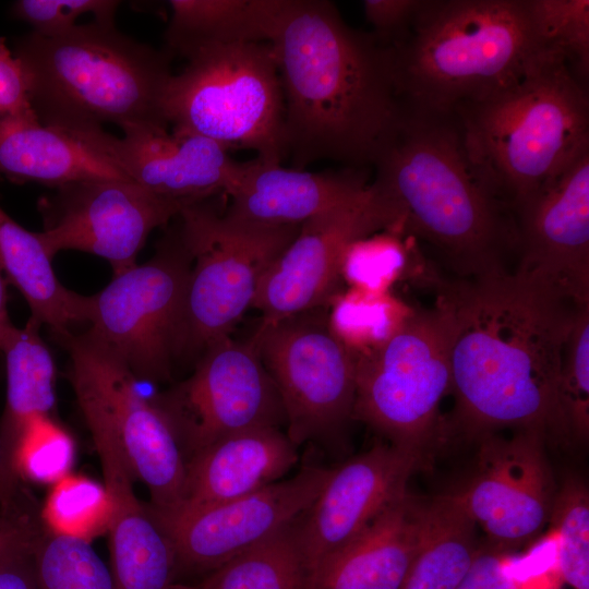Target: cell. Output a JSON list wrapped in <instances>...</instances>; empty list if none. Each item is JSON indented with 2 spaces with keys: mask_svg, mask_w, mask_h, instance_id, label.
Instances as JSON below:
<instances>
[{
  "mask_svg": "<svg viewBox=\"0 0 589 589\" xmlns=\"http://www.w3.org/2000/svg\"><path fill=\"white\" fill-rule=\"evenodd\" d=\"M456 426L469 435L513 428L563 440L557 385L575 308L512 273L443 283Z\"/></svg>",
  "mask_w": 589,
  "mask_h": 589,
  "instance_id": "cell-1",
  "label": "cell"
},
{
  "mask_svg": "<svg viewBox=\"0 0 589 589\" xmlns=\"http://www.w3.org/2000/svg\"><path fill=\"white\" fill-rule=\"evenodd\" d=\"M269 43L292 168L321 159L353 169L374 166L407 112L390 46L348 25L326 0H286Z\"/></svg>",
  "mask_w": 589,
  "mask_h": 589,
  "instance_id": "cell-2",
  "label": "cell"
},
{
  "mask_svg": "<svg viewBox=\"0 0 589 589\" xmlns=\"http://www.w3.org/2000/svg\"><path fill=\"white\" fill-rule=\"evenodd\" d=\"M371 183L396 223L432 247L459 279L510 273L513 214L488 190L454 115L407 108Z\"/></svg>",
  "mask_w": 589,
  "mask_h": 589,
  "instance_id": "cell-3",
  "label": "cell"
},
{
  "mask_svg": "<svg viewBox=\"0 0 589 589\" xmlns=\"http://www.w3.org/2000/svg\"><path fill=\"white\" fill-rule=\"evenodd\" d=\"M14 56L40 122L73 136L106 123L122 132L168 128L164 97L172 56L92 20L46 37L31 32L15 41Z\"/></svg>",
  "mask_w": 589,
  "mask_h": 589,
  "instance_id": "cell-4",
  "label": "cell"
},
{
  "mask_svg": "<svg viewBox=\"0 0 589 589\" xmlns=\"http://www.w3.org/2000/svg\"><path fill=\"white\" fill-rule=\"evenodd\" d=\"M390 48L406 107L437 115L509 87L551 52L530 0H423Z\"/></svg>",
  "mask_w": 589,
  "mask_h": 589,
  "instance_id": "cell-5",
  "label": "cell"
},
{
  "mask_svg": "<svg viewBox=\"0 0 589 589\" xmlns=\"http://www.w3.org/2000/svg\"><path fill=\"white\" fill-rule=\"evenodd\" d=\"M452 115L482 181L513 216L589 149L587 88L554 52L509 87Z\"/></svg>",
  "mask_w": 589,
  "mask_h": 589,
  "instance_id": "cell-6",
  "label": "cell"
},
{
  "mask_svg": "<svg viewBox=\"0 0 589 589\" xmlns=\"http://www.w3.org/2000/svg\"><path fill=\"white\" fill-rule=\"evenodd\" d=\"M187 60L166 88L167 123L281 163L284 97L271 43L215 45Z\"/></svg>",
  "mask_w": 589,
  "mask_h": 589,
  "instance_id": "cell-7",
  "label": "cell"
},
{
  "mask_svg": "<svg viewBox=\"0 0 589 589\" xmlns=\"http://www.w3.org/2000/svg\"><path fill=\"white\" fill-rule=\"evenodd\" d=\"M211 200L190 203L177 216L191 259L182 353L203 351L230 336L252 305L263 274L301 226H256L232 220Z\"/></svg>",
  "mask_w": 589,
  "mask_h": 589,
  "instance_id": "cell-8",
  "label": "cell"
},
{
  "mask_svg": "<svg viewBox=\"0 0 589 589\" xmlns=\"http://www.w3.org/2000/svg\"><path fill=\"white\" fill-rule=\"evenodd\" d=\"M354 356L352 419L390 444L424 455L438 437L440 404L450 392L446 320L437 303L414 311L380 347Z\"/></svg>",
  "mask_w": 589,
  "mask_h": 589,
  "instance_id": "cell-9",
  "label": "cell"
},
{
  "mask_svg": "<svg viewBox=\"0 0 589 589\" xmlns=\"http://www.w3.org/2000/svg\"><path fill=\"white\" fill-rule=\"evenodd\" d=\"M190 264L178 226L148 262L115 275L89 296L86 334L139 378H168L182 354Z\"/></svg>",
  "mask_w": 589,
  "mask_h": 589,
  "instance_id": "cell-10",
  "label": "cell"
},
{
  "mask_svg": "<svg viewBox=\"0 0 589 589\" xmlns=\"http://www.w3.org/2000/svg\"><path fill=\"white\" fill-rule=\"evenodd\" d=\"M53 335L69 353V377L82 413L113 431L133 476L149 490V507L157 514L175 512L182 500L185 460L163 411L140 394L132 371L86 333Z\"/></svg>",
  "mask_w": 589,
  "mask_h": 589,
  "instance_id": "cell-11",
  "label": "cell"
},
{
  "mask_svg": "<svg viewBox=\"0 0 589 589\" xmlns=\"http://www.w3.org/2000/svg\"><path fill=\"white\" fill-rule=\"evenodd\" d=\"M325 311L262 323L253 335L284 406L286 434L297 447L329 443L352 419L354 356L332 330Z\"/></svg>",
  "mask_w": 589,
  "mask_h": 589,
  "instance_id": "cell-12",
  "label": "cell"
},
{
  "mask_svg": "<svg viewBox=\"0 0 589 589\" xmlns=\"http://www.w3.org/2000/svg\"><path fill=\"white\" fill-rule=\"evenodd\" d=\"M202 352L193 373L154 400L185 461L228 435L286 424L279 393L253 336L245 341L228 336Z\"/></svg>",
  "mask_w": 589,
  "mask_h": 589,
  "instance_id": "cell-13",
  "label": "cell"
},
{
  "mask_svg": "<svg viewBox=\"0 0 589 589\" xmlns=\"http://www.w3.org/2000/svg\"><path fill=\"white\" fill-rule=\"evenodd\" d=\"M190 203L154 194L127 179L74 182L57 188L43 204L39 236L52 257L65 250L91 253L118 275L137 264L149 233Z\"/></svg>",
  "mask_w": 589,
  "mask_h": 589,
  "instance_id": "cell-14",
  "label": "cell"
},
{
  "mask_svg": "<svg viewBox=\"0 0 589 589\" xmlns=\"http://www.w3.org/2000/svg\"><path fill=\"white\" fill-rule=\"evenodd\" d=\"M525 284L575 308L589 304V149L514 212Z\"/></svg>",
  "mask_w": 589,
  "mask_h": 589,
  "instance_id": "cell-15",
  "label": "cell"
},
{
  "mask_svg": "<svg viewBox=\"0 0 589 589\" xmlns=\"http://www.w3.org/2000/svg\"><path fill=\"white\" fill-rule=\"evenodd\" d=\"M394 225L390 209L370 183L358 200L301 224L263 274L251 306L262 312L264 324L325 308L339 293L341 262L348 245Z\"/></svg>",
  "mask_w": 589,
  "mask_h": 589,
  "instance_id": "cell-16",
  "label": "cell"
},
{
  "mask_svg": "<svg viewBox=\"0 0 589 589\" xmlns=\"http://www.w3.org/2000/svg\"><path fill=\"white\" fill-rule=\"evenodd\" d=\"M480 438L476 471L453 494L483 529L488 545L510 553L534 540L550 519L556 490L544 455L546 438L534 430Z\"/></svg>",
  "mask_w": 589,
  "mask_h": 589,
  "instance_id": "cell-17",
  "label": "cell"
},
{
  "mask_svg": "<svg viewBox=\"0 0 589 589\" xmlns=\"http://www.w3.org/2000/svg\"><path fill=\"white\" fill-rule=\"evenodd\" d=\"M332 468L306 465L289 479L213 507L176 515L152 510L179 568L215 570L291 524L316 500Z\"/></svg>",
  "mask_w": 589,
  "mask_h": 589,
  "instance_id": "cell-18",
  "label": "cell"
},
{
  "mask_svg": "<svg viewBox=\"0 0 589 589\" xmlns=\"http://www.w3.org/2000/svg\"><path fill=\"white\" fill-rule=\"evenodd\" d=\"M423 461L419 452L380 443L332 468L316 500L291 524L306 573L402 496Z\"/></svg>",
  "mask_w": 589,
  "mask_h": 589,
  "instance_id": "cell-19",
  "label": "cell"
},
{
  "mask_svg": "<svg viewBox=\"0 0 589 589\" xmlns=\"http://www.w3.org/2000/svg\"><path fill=\"white\" fill-rule=\"evenodd\" d=\"M76 137L137 185L185 202L228 194L244 164L215 141L168 128L130 130L121 137L100 129Z\"/></svg>",
  "mask_w": 589,
  "mask_h": 589,
  "instance_id": "cell-20",
  "label": "cell"
},
{
  "mask_svg": "<svg viewBox=\"0 0 589 589\" xmlns=\"http://www.w3.org/2000/svg\"><path fill=\"white\" fill-rule=\"evenodd\" d=\"M100 458L111 502V573L117 589H172L178 570L173 545L133 490L134 478L113 431L99 418L83 414Z\"/></svg>",
  "mask_w": 589,
  "mask_h": 589,
  "instance_id": "cell-21",
  "label": "cell"
},
{
  "mask_svg": "<svg viewBox=\"0 0 589 589\" xmlns=\"http://www.w3.org/2000/svg\"><path fill=\"white\" fill-rule=\"evenodd\" d=\"M370 183L365 169L306 171L255 157L227 195L224 214L256 226L301 225L311 217L361 197Z\"/></svg>",
  "mask_w": 589,
  "mask_h": 589,
  "instance_id": "cell-22",
  "label": "cell"
},
{
  "mask_svg": "<svg viewBox=\"0 0 589 589\" xmlns=\"http://www.w3.org/2000/svg\"><path fill=\"white\" fill-rule=\"evenodd\" d=\"M297 461V446L279 428L228 435L185 461L180 506L158 515L191 513L240 498L279 481Z\"/></svg>",
  "mask_w": 589,
  "mask_h": 589,
  "instance_id": "cell-23",
  "label": "cell"
},
{
  "mask_svg": "<svg viewBox=\"0 0 589 589\" xmlns=\"http://www.w3.org/2000/svg\"><path fill=\"white\" fill-rule=\"evenodd\" d=\"M425 503L407 491L310 569L308 589H400L421 542Z\"/></svg>",
  "mask_w": 589,
  "mask_h": 589,
  "instance_id": "cell-24",
  "label": "cell"
},
{
  "mask_svg": "<svg viewBox=\"0 0 589 589\" xmlns=\"http://www.w3.org/2000/svg\"><path fill=\"white\" fill-rule=\"evenodd\" d=\"M0 177L52 188L127 179L106 157L37 116H0Z\"/></svg>",
  "mask_w": 589,
  "mask_h": 589,
  "instance_id": "cell-25",
  "label": "cell"
},
{
  "mask_svg": "<svg viewBox=\"0 0 589 589\" xmlns=\"http://www.w3.org/2000/svg\"><path fill=\"white\" fill-rule=\"evenodd\" d=\"M51 261L39 232L25 229L0 207V271L27 301L31 318L57 333L87 322L89 296L64 287Z\"/></svg>",
  "mask_w": 589,
  "mask_h": 589,
  "instance_id": "cell-26",
  "label": "cell"
},
{
  "mask_svg": "<svg viewBox=\"0 0 589 589\" xmlns=\"http://www.w3.org/2000/svg\"><path fill=\"white\" fill-rule=\"evenodd\" d=\"M286 0H171L166 50L185 59L237 43H269Z\"/></svg>",
  "mask_w": 589,
  "mask_h": 589,
  "instance_id": "cell-27",
  "label": "cell"
},
{
  "mask_svg": "<svg viewBox=\"0 0 589 589\" xmlns=\"http://www.w3.org/2000/svg\"><path fill=\"white\" fill-rule=\"evenodd\" d=\"M476 527L454 494L426 501L421 542L400 589H456L480 548Z\"/></svg>",
  "mask_w": 589,
  "mask_h": 589,
  "instance_id": "cell-28",
  "label": "cell"
},
{
  "mask_svg": "<svg viewBox=\"0 0 589 589\" xmlns=\"http://www.w3.org/2000/svg\"><path fill=\"white\" fill-rule=\"evenodd\" d=\"M39 326L29 318L2 351L7 402L0 436L12 467L15 447L27 423L36 417H51L56 406L55 362L38 333Z\"/></svg>",
  "mask_w": 589,
  "mask_h": 589,
  "instance_id": "cell-29",
  "label": "cell"
},
{
  "mask_svg": "<svg viewBox=\"0 0 589 589\" xmlns=\"http://www.w3.org/2000/svg\"><path fill=\"white\" fill-rule=\"evenodd\" d=\"M291 524L213 570L200 587L308 589L306 570L294 541Z\"/></svg>",
  "mask_w": 589,
  "mask_h": 589,
  "instance_id": "cell-30",
  "label": "cell"
},
{
  "mask_svg": "<svg viewBox=\"0 0 589 589\" xmlns=\"http://www.w3.org/2000/svg\"><path fill=\"white\" fill-rule=\"evenodd\" d=\"M330 303L329 326L353 354L386 342L416 311L390 291L357 288L338 293Z\"/></svg>",
  "mask_w": 589,
  "mask_h": 589,
  "instance_id": "cell-31",
  "label": "cell"
},
{
  "mask_svg": "<svg viewBox=\"0 0 589 589\" xmlns=\"http://www.w3.org/2000/svg\"><path fill=\"white\" fill-rule=\"evenodd\" d=\"M549 522L561 589H589V494L581 480L568 478L556 491Z\"/></svg>",
  "mask_w": 589,
  "mask_h": 589,
  "instance_id": "cell-32",
  "label": "cell"
},
{
  "mask_svg": "<svg viewBox=\"0 0 589 589\" xmlns=\"http://www.w3.org/2000/svg\"><path fill=\"white\" fill-rule=\"evenodd\" d=\"M32 551L38 589H117L88 541L49 531L36 536Z\"/></svg>",
  "mask_w": 589,
  "mask_h": 589,
  "instance_id": "cell-33",
  "label": "cell"
},
{
  "mask_svg": "<svg viewBox=\"0 0 589 589\" xmlns=\"http://www.w3.org/2000/svg\"><path fill=\"white\" fill-rule=\"evenodd\" d=\"M111 502L105 485L67 474L53 484L41 512L48 531L91 542L108 531Z\"/></svg>",
  "mask_w": 589,
  "mask_h": 589,
  "instance_id": "cell-34",
  "label": "cell"
},
{
  "mask_svg": "<svg viewBox=\"0 0 589 589\" xmlns=\"http://www.w3.org/2000/svg\"><path fill=\"white\" fill-rule=\"evenodd\" d=\"M557 405L563 440L589 435V304L573 316L561 359Z\"/></svg>",
  "mask_w": 589,
  "mask_h": 589,
  "instance_id": "cell-35",
  "label": "cell"
},
{
  "mask_svg": "<svg viewBox=\"0 0 589 589\" xmlns=\"http://www.w3.org/2000/svg\"><path fill=\"white\" fill-rule=\"evenodd\" d=\"M411 237L394 226L356 239L344 253L341 278L350 288L389 291L410 266Z\"/></svg>",
  "mask_w": 589,
  "mask_h": 589,
  "instance_id": "cell-36",
  "label": "cell"
},
{
  "mask_svg": "<svg viewBox=\"0 0 589 589\" xmlns=\"http://www.w3.org/2000/svg\"><path fill=\"white\" fill-rule=\"evenodd\" d=\"M531 13L549 51L562 56L576 77L589 74V1L530 0Z\"/></svg>",
  "mask_w": 589,
  "mask_h": 589,
  "instance_id": "cell-37",
  "label": "cell"
},
{
  "mask_svg": "<svg viewBox=\"0 0 589 589\" xmlns=\"http://www.w3.org/2000/svg\"><path fill=\"white\" fill-rule=\"evenodd\" d=\"M74 453V441L62 426L51 417H36L21 434L13 468L31 481L55 484L69 474Z\"/></svg>",
  "mask_w": 589,
  "mask_h": 589,
  "instance_id": "cell-38",
  "label": "cell"
},
{
  "mask_svg": "<svg viewBox=\"0 0 589 589\" xmlns=\"http://www.w3.org/2000/svg\"><path fill=\"white\" fill-rule=\"evenodd\" d=\"M120 3L116 0H19L12 7V14L27 23L31 32L51 37L74 27L85 14L98 21H115Z\"/></svg>",
  "mask_w": 589,
  "mask_h": 589,
  "instance_id": "cell-39",
  "label": "cell"
},
{
  "mask_svg": "<svg viewBox=\"0 0 589 589\" xmlns=\"http://www.w3.org/2000/svg\"><path fill=\"white\" fill-rule=\"evenodd\" d=\"M456 589H527L519 557L480 546L464 579Z\"/></svg>",
  "mask_w": 589,
  "mask_h": 589,
  "instance_id": "cell-40",
  "label": "cell"
},
{
  "mask_svg": "<svg viewBox=\"0 0 589 589\" xmlns=\"http://www.w3.org/2000/svg\"><path fill=\"white\" fill-rule=\"evenodd\" d=\"M423 0H364L363 12L373 34L393 46L407 34Z\"/></svg>",
  "mask_w": 589,
  "mask_h": 589,
  "instance_id": "cell-41",
  "label": "cell"
},
{
  "mask_svg": "<svg viewBox=\"0 0 589 589\" xmlns=\"http://www.w3.org/2000/svg\"><path fill=\"white\" fill-rule=\"evenodd\" d=\"M0 116H36L24 70L4 38H0Z\"/></svg>",
  "mask_w": 589,
  "mask_h": 589,
  "instance_id": "cell-42",
  "label": "cell"
},
{
  "mask_svg": "<svg viewBox=\"0 0 589 589\" xmlns=\"http://www.w3.org/2000/svg\"><path fill=\"white\" fill-rule=\"evenodd\" d=\"M34 540L0 561V589H38L32 551Z\"/></svg>",
  "mask_w": 589,
  "mask_h": 589,
  "instance_id": "cell-43",
  "label": "cell"
},
{
  "mask_svg": "<svg viewBox=\"0 0 589 589\" xmlns=\"http://www.w3.org/2000/svg\"><path fill=\"white\" fill-rule=\"evenodd\" d=\"M37 536L23 518L0 517V561L28 545Z\"/></svg>",
  "mask_w": 589,
  "mask_h": 589,
  "instance_id": "cell-44",
  "label": "cell"
},
{
  "mask_svg": "<svg viewBox=\"0 0 589 589\" xmlns=\"http://www.w3.org/2000/svg\"><path fill=\"white\" fill-rule=\"evenodd\" d=\"M16 477L0 436V506L3 510L10 506L14 496Z\"/></svg>",
  "mask_w": 589,
  "mask_h": 589,
  "instance_id": "cell-45",
  "label": "cell"
},
{
  "mask_svg": "<svg viewBox=\"0 0 589 589\" xmlns=\"http://www.w3.org/2000/svg\"><path fill=\"white\" fill-rule=\"evenodd\" d=\"M7 302L5 281L0 271V351L7 348L19 330L10 321Z\"/></svg>",
  "mask_w": 589,
  "mask_h": 589,
  "instance_id": "cell-46",
  "label": "cell"
},
{
  "mask_svg": "<svg viewBox=\"0 0 589 589\" xmlns=\"http://www.w3.org/2000/svg\"><path fill=\"white\" fill-rule=\"evenodd\" d=\"M172 589H202L200 586L196 588H184V587H175Z\"/></svg>",
  "mask_w": 589,
  "mask_h": 589,
  "instance_id": "cell-47",
  "label": "cell"
}]
</instances>
